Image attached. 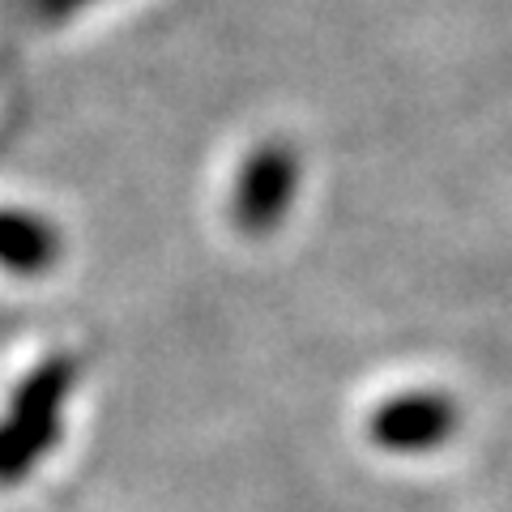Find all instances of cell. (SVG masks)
I'll return each instance as SVG.
<instances>
[{"label":"cell","instance_id":"obj_1","mask_svg":"<svg viewBox=\"0 0 512 512\" xmlns=\"http://www.w3.org/2000/svg\"><path fill=\"white\" fill-rule=\"evenodd\" d=\"M69 376L73 367L52 363L13 397L9 419L0 423V483H13L22 470H30V461L47 453V444L56 436L60 397L69 389Z\"/></svg>","mask_w":512,"mask_h":512},{"label":"cell","instance_id":"obj_2","mask_svg":"<svg viewBox=\"0 0 512 512\" xmlns=\"http://www.w3.org/2000/svg\"><path fill=\"white\" fill-rule=\"evenodd\" d=\"M461 414L457 402L444 393H397L389 397L376 414L367 431L384 453H431L440 448L448 436L457 431Z\"/></svg>","mask_w":512,"mask_h":512},{"label":"cell","instance_id":"obj_3","mask_svg":"<svg viewBox=\"0 0 512 512\" xmlns=\"http://www.w3.org/2000/svg\"><path fill=\"white\" fill-rule=\"evenodd\" d=\"M295 184H299V167H295L291 150H282V146L256 150L235 184V222L244 231L278 227L286 205L295 197Z\"/></svg>","mask_w":512,"mask_h":512},{"label":"cell","instance_id":"obj_4","mask_svg":"<svg viewBox=\"0 0 512 512\" xmlns=\"http://www.w3.org/2000/svg\"><path fill=\"white\" fill-rule=\"evenodd\" d=\"M56 256V231L30 214H0V261L9 269H43Z\"/></svg>","mask_w":512,"mask_h":512},{"label":"cell","instance_id":"obj_5","mask_svg":"<svg viewBox=\"0 0 512 512\" xmlns=\"http://www.w3.org/2000/svg\"><path fill=\"white\" fill-rule=\"evenodd\" d=\"M56 5H82V0H56Z\"/></svg>","mask_w":512,"mask_h":512}]
</instances>
